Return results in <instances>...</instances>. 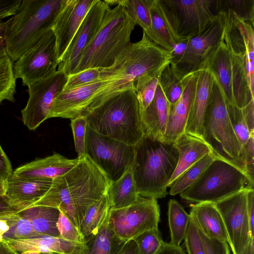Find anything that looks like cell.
I'll return each instance as SVG.
<instances>
[{"instance_id": "obj_1", "label": "cell", "mask_w": 254, "mask_h": 254, "mask_svg": "<svg viewBox=\"0 0 254 254\" xmlns=\"http://www.w3.org/2000/svg\"><path fill=\"white\" fill-rule=\"evenodd\" d=\"M171 60V52L152 41L143 32L141 39L127 45L110 66L100 68L101 85L81 115L134 86L138 80L159 77Z\"/></svg>"}, {"instance_id": "obj_2", "label": "cell", "mask_w": 254, "mask_h": 254, "mask_svg": "<svg viewBox=\"0 0 254 254\" xmlns=\"http://www.w3.org/2000/svg\"><path fill=\"white\" fill-rule=\"evenodd\" d=\"M111 182L85 155L71 170L53 180L47 193L31 207L57 208L79 229L88 208L107 194Z\"/></svg>"}, {"instance_id": "obj_3", "label": "cell", "mask_w": 254, "mask_h": 254, "mask_svg": "<svg viewBox=\"0 0 254 254\" xmlns=\"http://www.w3.org/2000/svg\"><path fill=\"white\" fill-rule=\"evenodd\" d=\"M178 158L179 153L173 143L145 133L135 145L131 167L139 195L156 199L165 197Z\"/></svg>"}, {"instance_id": "obj_4", "label": "cell", "mask_w": 254, "mask_h": 254, "mask_svg": "<svg viewBox=\"0 0 254 254\" xmlns=\"http://www.w3.org/2000/svg\"><path fill=\"white\" fill-rule=\"evenodd\" d=\"M65 0H22L5 21V52L13 62L32 48L52 30Z\"/></svg>"}, {"instance_id": "obj_5", "label": "cell", "mask_w": 254, "mask_h": 254, "mask_svg": "<svg viewBox=\"0 0 254 254\" xmlns=\"http://www.w3.org/2000/svg\"><path fill=\"white\" fill-rule=\"evenodd\" d=\"M83 116L92 129L127 145H135L145 134L134 86Z\"/></svg>"}, {"instance_id": "obj_6", "label": "cell", "mask_w": 254, "mask_h": 254, "mask_svg": "<svg viewBox=\"0 0 254 254\" xmlns=\"http://www.w3.org/2000/svg\"><path fill=\"white\" fill-rule=\"evenodd\" d=\"M135 25L121 4L112 9L108 5L98 32L83 53L73 74L89 68L110 66L130 43V35Z\"/></svg>"}, {"instance_id": "obj_7", "label": "cell", "mask_w": 254, "mask_h": 254, "mask_svg": "<svg viewBox=\"0 0 254 254\" xmlns=\"http://www.w3.org/2000/svg\"><path fill=\"white\" fill-rule=\"evenodd\" d=\"M201 139L215 158L246 173L241 155L242 145L231 124L225 98L214 78L203 117Z\"/></svg>"}, {"instance_id": "obj_8", "label": "cell", "mask_w": 254, "mask_h": 254, "mask_svg": "<svg viewBox=\"0 0 254 254\" xmlns=\"http://www.w3.org/2000/svg\"><path fill=\"white\" fill-rule=\"evenodd\" d=\"M254 185L243 171L215 158L180 194L189 202L215 203L244 189L254 188Z\"/></svg>"}, {"instance_id": "obj_9", "label": "cell", "mask_w": 254, "mask_h": 254, "mask_svg": "<svg viewBox=\"0 0 254 254\" xmlns=\"http://www.w3.org/2000/svg\"><path fill=\"white\" fill-rule=\"evenodd\" d=\"M177 42L203 29L216 16L215 0H158Z\"/></svg>"}, {"instance_id": "obj_10", "label": "cell", "mask_w": 254, "mask_h": 254, "mask_svg": "<svg viewBox=\"0 0 254 254\" xmlns=\"http://www.w3.org/2000/svg\"><path fill=\"white\" fill-rule=\"evenodd\" d=\"M135 145L103 135L87 126L85 155L111 182L119 179L132 165Z\"/></svg>"}, {"instance_id": "obj_11", "label": "cell", "mask_w": 254, "mask_h": 254, "mask_svg": "<svg viewBox=\"0 0 254 254\" xmlns=\"http://www.w3.org/2000/svg\"><path fill=\"white\" fill-rule=\"evenodd\" d=\"M160 207L157 199L139 195L130 205L110 209L109 222L115 234L121 240H132L144 231L158 228Z\"/></svg>"}, {"instance_id": "obj_12", "label": "cell", "mask_w": 254, "mask_h": 254, "mask_svg": "<svg viewBox=\"0 0 254 254\" xmlns=\"http://www.w3.org/2000/svg\"><path fill=\"white\" fill-rule=\"evenodd\" d=\"M56 38L52 30L13 64L16 80L20 78L28 86L56 72L58 67Z\"/></svg>"}, {"instance_id": "obj_13", "label": "cell", "mask_w": 254, "mask_h": 254, "mask_svg": "<svg viewBox=\"0 0 254 254\" xmlns=\"http://www.w3.org/2000/svg\"><path fill=\"white\" fill-rule=\"evenodd\" d=\"M225 22V12H217L203 29L188 38L184 52L173 63L185 75L201 69L207 58L224 42Z\"/></svg>"}, {"instance_id": "obj_14", "label": "cell", "mask_w": 254, "mask_h": 254, "mask_svg": "<svg viewBox=\"0 0 254 254\" xmlns=\"http://www.w3.org/2000/svg\"><path fill=\"white\" fill-rule=\"evenodd\" d=\"M67 77L57 70L28 86L29 98L21 112L22 122L29 130H35L48 119L53 101L63 90Z\"/></svg>"}, {"instance_id": "obj_15", "label": "cell", "mask_w": 254, "mask_h": 254, "mask_svg": "<svg viewBox=\"0 0 254 254\" xmlns=\"http://www.w3.org/2000/svg\"><path fill=\"white\" fill-rule=\"evenodd\" d=\"M249 189L214 203L223 219L233 254H242L251 242L247 210Z\"/></svg>"}, {"instance_id": "obj_16", "label": "cell", "mask_w": 254, "mask_h": 254, "mask_svg": "<svg viewBox=\"0 0 254 254\" xmlns=\"http://www.w3.org/2000/svg\"><path fill=\"white\" fill-rule=\"evenodd\" d=\"M108 5L104 0H97L92 5L59 63L57 70L67 76L73 73L83 53L98 32Z\"/></svg>"}, {"instance_id": "obj_17", "label": "cell", "mask_w": 254, "mask_h": 254, "mask_svg": "<svg viewBox=\"0 0 254 254\" xmlns=\"http://www.w3.org/2000/svg\"><path fill=\"white\" fill-rule=\"evenodd\" d=\"M224 12V42L230 52L245 59L250 89L254 95V26L239 18L231 10Z\"/></svg>"}, {"instance_id": "obj_18", "label": "cell", "mask_w": 254, "mask_h": 254, "mask_svg": "<svg viewBox=\"0 0 254 254\" xmlns=\"http://www.w3.org/2000/svg\"><path fill=\"white\" fill-rule=\"evenodd\" d=\"M96 0H65L52 28L56 38L58 64Z\"/></svg>"}, {"instance_id": "obj_19", "label": "cell", "mask_w": 254, "mask_h": 254, "mask_svg": "<svg viewBox=\"0 0 254 254\" xmlns=\"http://www.w3.org/2000/svg\"><path fill=\"white\" fill-rule=\"evenodd\" d=\"M3 240L18 254H82L85 248V244L69 241L60 237L39 236Z\"/></svg>"}, {"instance_id": "obj_20", "label": "cell", "mask_w": 254, "mask_h": 254, "mask_svg": "<svg viewBox=\"0 0 254 254\" xmlns=\"http://www.w3.org/2000/svg\"><path fill=\"white\" fill-rule=\"evenodd\" d=\"M101 83L99 79L90 84L63 90L54 100L48 119L58 117L71 120L80 116Z\"/></svg>"}, {"instance_id": "obj_21", "label": "cell", "mask_w": 254, "mask_h": 254, "mask_svg": "<svg viewBox=\"0 0 254 254\" xmlns=\"http://www.w3.org/2000/svg\"><path fill=\"white\" fill-rule=\"evenodd\" d=\"M52 181L21 179L12 175L4 182L3 195L10 206L20 211L41 198L50 189Z\"/></svg>"}, {"instance_id": "obj_22", "label": "cell", "mask_w": 254, "mask_h": 254, "mask_svg": "<svg viewBox=\"0 0 254 254\" xmlns=\"http://www.w3.org/2000/svg\"><path fill=\"white\" fill-rule=\"evenodd\" d=\"M78 161L77 158L70 159L55 153L18 167L12 175L21 179L53 181L71 170Z\"/></svg>"}, {"instance_id": "obj_23", "label": "cell", "mask_w": 254, "mask_h": 254, "mask_svg": "<svg viewBox=\"0 0 254 254\" xmlns=\"http://www.w3.org/2000/svg\"><path fill=\"white\" fill-rule=\"evenodd\" d=\"M195 86L194 72L188 75L185 88L179 99L170 105L164 141L172 143L185 133L194 98Z\"/></svg>"}, {"instance_id": "obj_24", "label": "cell", "mask_w": 254, "mask_h": 254, "mask_svg": "<svg viewBox=\"0 0 254 254\" xmlns=\"http://www.w3.org/2000/svg\"><path fill=\"white\" fill-rule=\"evenodd\" d=\"M195 73V93L185 133L201 139L203 117L214 77L212 73L205 69Z\"/></svg>"}, {"instance_id": "obj_25", "label": "cell", "mask_w": 254, "mask_h": 254, "mask_svg": "<svg viewBox=\"0 0 254 254\" xmlns=\"http://www.w3.org/2000/svg\"><path fill=\"white\" fill-rule=\"evenodd\" d=\"M190 215L198 229L205 236L228 243L222 216L214 203L201 202L190 205Z\"/></svg>"}, {"instance_id": "obj_26", "label": "cell", "mask_w": 254, "mask_h": 254, "mask_svg": "<svg viewBox=\"0 0 254 254\" xmlns=\"http://www.w3.org/2000/svg\"><path fill=\"white\" fill-rule=\"evenodd\" d=\"M173 144L179 153L176 169L170 181V187L174 180L206 154L212 153L206 143L201 138L184 133Z\"/></svg>"}, {"instance_id": "obj_27", "label": "cell", "mask_w": 254, "mask_h": 254, "mask_svg": "<svg viewBox=\"0 0 254 254\" xmlns=\"http://www.w3.org/2000/svg\"><path fill=\"white\" fill-rule=\"evenodd\" d=\"M170 104L159 84L148 107L141 112L144 133L164 141Z\"/></svg>"}, {"instance_id": "obj_28", "label": "cell", "mask_w": 254, "mask_h": 254, "mask_svg": "<svg viewBox=\"0 0 254 254\" xmlns=\"http://www.w3.org/2000/svg\"><path fill=\"white\" fill-rule=\"evenodd\" d=\"M204 69L208 70L212 73L224 95L226 102L234 104L230 53L224 40L207 58L201 69Z\"/></svg>"}, {"instance_id": "obj_29", "label": "cell", "mask_w": 254, "mask_h": 254, "mask_svg": "<svg viewBox=\"0 0 254 254\" xmlns=\"http://www.w3.org/2000/svg\"><path fill=\"white\" fill-rule=\"evenodd\" d=\"M28 219L38 236L59 237L57 223L60 210L46 206H35L18 212Z\"/></svg>"}, {"instance_id": "obj_30", "label": "cell", "mask_w": 254, "mask_h": 254, "mask_svg": "<svg viewBox=\"0 0 254 254\" xmlns=\"http://www.w3.org/2000/svg\"><path fill=\"white\" fill-rule=\"evenodd\" d=\"M127 242L113 232L108 216L98 231L86 240L82 254H119Z\"/></svg>"}, {"instance_id": "obj_31", "label": "cell", "mask_w": 254, "mask_h": 254, "mask_svg": "<svg viewBox=\"0 0 254 254\" xmlns=\"http://www.w3.org/2000/svg\"><path fill=\"white\" fill-rule=\"evenodd\" d=\"M232 89L234 104L242 108L254 100L245 67V60L231 52Z\"/></svg>"}, {"instance_id": "obj_32", "label": "cell", "mask_w": 254, "mask_h": 254, "mask_svg": "<svg viewBox=\"0 0 254 254\" xmlns=\"http://www.w3.org/2000/svg\"><path fill=\"white\" fill-rule=\"evenodd\" d=\"M131 167L119 179L111 183L107 195L111 209H120L128 206L133 204L139 195Z\"/></svg>"}, {"instance_id": "obj_33", "label": "cell", "mask_w": 254, "mask_h": 254, "mask_svg": "<svg viewBox=\"0 0 254 254\" xmlns=\"http://www.w3.org/2000/svg\"><path fill=\"white\" fill-rule=\"evenodd\" d=\"M150 13L151 21V40L172 53L177 42L158 0H151Z\"/></svg>"}, {"instance_id": "obj_34", "label": "cell", "mask_w": 254, "mask_h": 254, "mask_svg": "<svg viewBox=\"0 0 254 254\" xmlns=\"http://www.w3.org/2000/svg\"><path fill=\"white\" fill-rule=\"evenodd\" d=\"M188 75H185L171 62L161 72L158 78L159 84L170 105L175 103L180 98Z\"/></svg>"}, {"instance_id": "obj_35", "label": "cell", "mask_w": 254, "mask_h": 254, "mask_svg": "<svg viewBox=\"0 0 254 254\" xmlns=\"http://www.w3.org/2000/svg\"><path fill=\"white\" fill-rule=\"evenodd\" d=\"M110 209L107 194L88 208L79 228L85 240L98 231L108 217Z\"/></svg>"}, {"instance_id": "obj_36", "label": "cell", "mask_w": 254, "mask_h": 254, "mask_svg": "<svg viewBox=\"0 0 254 254\" xmlns=\"http://www.w3.org/2000/svg\"><path fill=\"white\" fill-rule=\"evenodd\" d=\"M168 224L170 232L171 244L176 246L184 240L190 219L182 205L175 199H170L168 203Z\"/></svg>"}, {"instance_id": "obj_37", "label": "cell", "mask_w": 254, "mask_h": 254, "mask_svg": "<svg viewBox=\"0 0 254 254\" xmlns=\"http://www.w3.org/2000/svg\"><path fill=\"white\" fill-rule=\"evenodd\" d=\"M151 0H120L121 4L143 32L151 40V21L150 13Z\"/></svg>"}, {"instance_id": "obj_38", "label": "cell", "mask_w": 254, "mask_h": 254, "mask_svg": "<svg viewBox=\"0 0 254 254\" xmlns=\"http://www.w3.org/2000/svg\"><path fill=\"white\" fill-rule=\"evenodd\" d=\"M215 158L212 153L206 154L201 159L189 168L170 186L169 194H180L190 187L200 175L205 168Z\"/></svg>"}, {"instance_id": "obj_39", "label": "cell", "mask_w": 254, "mask_h": 254, "mask_svg": "<svg viewBox=\"0 0 254 254\" xmlns=\"http://www.w3.org/2000/svg\"><path fill=\"white\" fill-rule=\"evenodd\" d=\"M13 64L6 52L0 55V104L4 101H15L16 79Z\"/></svg>"}, {"instance_id": "obj_40", "label": "cell", "mask_w": 254, "mask_h": 254, "mask_svg": "<svg viewBox=\"0 0 254 254\" xmlns=\"http://www.w3.org/2000/svg\"><path fill=\"white\" fill-rule=\"evenodd\" d=\"M217 12L232 10L239 18L254 25V0H215Z\"/></svg>"}, {"instance_id": "obj_41", "label": "cell", "mask_w": 254, "mask_h": 254, "mask_svg": "<svg viewBox=\"0 0 254 254\" xmlns=\"http://www.w3.org/2000/svg\"><path fill=\"white\" fill-rule=\"evenodd\" d=\"M132 240L139 254H155L165 243L158 228L144 231Z\"/></svg>"}, {"instance_id": "obj_42", "label": "cell", "mask_w": 254, "mask_h": 254, "mask_svg": "<svg viewBox=\"0 0 254 254\" xmlns=\"http://www.w3.org/2000/svg\"><path fill=\"white\" fill-rule=\"evenodd\" d=\"M9 229L3 239L18 240L39 236L34 232L30 221L17 212L9 222Z\"/></svg>"}, {"instance_id": "obj_43", "label": "cell", "mask_w": 254, "mask_h": 254, "mask_svg": "<svg viewBox=\"0 0 254 254\" xmlns=\"http://www.w3.org/2000/svg\"><path fill=\"white\" fill-rule=\"evenodd\" d=\"M159 77L137 81L135 84L136 97L140 113L144 111L152 101L159 83Z\"/></svg>"}, {"instance_id": "obj_44", "label": "cell", "mask_w": 254, "mask_h": 254, "mask_svg": "<svg viewBox=\"0 0 254 254\" xmlns=\"http://www.w3.org/2000/svg\"><path fill=\"white\" fill-rule=\"evenodd\" d=\"M226 106L232 126L237 138L243 146L249 138L250 133L244 118L242 110L233 103L226 102Z\"/></svg>"}, {"instance_id": "obj_45", "label": "cell", "mask_w": 254, "mask_h": 254, "mask_svg": "<svg viewBox=\"0 0 254 254\" xmlns=\"http://www.w3.org/2000/svg\"><path fill=\"white\" fill-rule=\"evenodd\" d=\"M70 127L73 136L75 151L77 154V158L81 159L85 156V141L87 127L86 117L79 116L71 119Z\"/></svg>"}, {"instance_id": "obj_46", "label": "cell", "mask_w": 254, "mask_h": 254, "mask_svg": "<svg viewBox=\"0 0 254 254\" xmlns=\"http://www.w3.org/2000/svg\"><path fill=\"white\" fill-rule=\"evenodd\" d=\"M57 226L60 237L69 241L85 244L86 240L80 230L76 227L68 218L61 211Z\"/></svg>"}, {"instance_id": "obj_47", "label": "cell", "mask_w": 254, "mask_h": 254, "mask_svg": "<svg viewBox=\"0 0 254 254\" xmlns=\"http://www.w3.org/2000/svg\"><path fill=\"white\" fill-rule=\"evenodd\" d=\"M184 240L188 254H206L198 228L191 219Z\"/></svg>"}, {"instance_id": "obj_48", "label": "cell", "mask_w": 254, "mask_h": 254, "mask_svg": "<svg viewBox=\"0 0 254 254\" xmlns=\"http://www.w3.org/2000/svg\"><path fill=\"white\" fill-rule=\"evenodd\" d=\"M67 76L63 90L75 88L98 80L100 77V68H89Z\"/></svg>"}, {"instance_id": "obj_49", "label": "cell", "mask_w": 254, "mask_h": 254, "mask_svg": "<svg viewBox=\"0 0 254 254\" xmlns=\"http://www.w3.org/2000/svg\"><path fill=\"white\" fill-rule=\"evenodd\" d=\"M241 155L246 174L254 183V132L250 133L246 143L242 146Z\"/></svg>"}, {"instance_id": "obj_50", "label": "cell", "mask_w": 254, "mask_h": 254, "mask_svg": "<svg viewBox=\"0 0 254 254\" xmlns=\"http://www.w3.org/2000/svg\"><path fill=\"white\" fill-rule=\"evenodd\" d=\"M206 254H230V246L226 241L209 238L199 230Z\"/></svg>"}, {"instance_id": "obj_51", "label": "cell", "mask_w": 254, "mask_h": 254, "mask_svg": "<svg viewBox=\"0 0 254 254\" xmlns=\"http://www.w3.org/2000/svg\"><path fill=\"white\" fill-rule=\"evenodd\" d=\"M22 0H0V21L14 14Z\"/></svg>"}, {"instance_id": "obj_52", "label": "cell", "mask_w": 254, "mask_h": 254, "mask_svg": "<svg viewBox=\"0 0 254 254\" xmlns=\"http://www.w3.org/2000/svg\"><path fill=\"white\" fill-rule=\"evenodd\" d=\"M12 173L11 163L0 143V182H6Z\"/></svg>"}, {"instance_id": "obj_53", "label": "cell", "mask_w": 254, "mask_h": 254, "mask_svg": "<svg viewBox=\"0 0 254 254\" xmlns=\"http://www.w3.org/2000/svg\"><path fill=\"white\" fill-rule=\"evenodd\" d=\"M247 210L249 217L251 244L254 246V188L247 191Z\"/></svg>"}, {"instance_id": "obj_54", "label": "cell", "mask_w": 254, "mask_h": 254, "mask_svg": "<svg viewBox=\"0 0 254 254\" xmlns=\"http://www.w3.org/2000/svg\"><path fill=\"white\" fill-rule=\"evenodd\" d=\"M241 110L250 133L254 132V100Z\"/></svg>"}, {"instance_id": "obj_55", "label": "cell", "mask_w": 254, "mask_h": 254, "mask_svg": "<svg viewBox=\"0 0 254 254\" xmlns=\"http://www.w3.org/2000/svg\"><path fill=\"white\" fill-rule=\"evenodd\" d=\"M17 213L0 214V241L3 240L4 234L9 229V221L15 216Z\"/></svg>"}, {"instance_id": "obj_56", "label": "cell", "mask_w": 254, "mask_h": 254, "mask_svg": "<svg viewBox=\"0 0 254 254\" xmlns=\"http://www.w3.org/2000/svg\"><path fill=\"white\" fill-rule=\"evenodd\" d=\"M155 254H185L181 246L165 243Z\"/></svg>"}, {"instance_id": "obj_57", "label": "cell", "mask_w": 254, "mask_h": 254, "mask_svg": "<svg viewBox=\"0 0 254 254\" xmlns=\"http://www.w3.org/2000/svg\"><path fill=\"white\" fill-rule=\"evenodd\" d=\"M19 212L16 208L10 206L3 195H0V214Z\"/></svg>"}, {"instance_id": "obj_58", "label": "cell", "mask_w": 254, "mask_h": 254, "mask_svg": "<svg viewBox=\"0 0 254 254\" xmlns=\"http://www.w3.org/2000/svg\"><path fill=\"white\" fill-rule=\"evenodd\" d=\"M119 254H139L135 242L133 240L128 241Z\"/></svg>"}, {"instance_id": "obj_59", "label": "cell", "mask_w": 254, "mask_h": 254, "mask_svg": "<svg viewBox=\"0 0 254 254\" xmlns=\"http://www.w3.org/2000/svg\"><path fill=\"white\" fill-rule=\"evenodd\" d=\"M5 24V21H0V55L5 52L4 37Z\"/></svg>"}, {"instance_id": "obj_60", "label": "cell", "mask_w": 254, "mask_h": 254, "mask_svg": "<svg viewBox=\"0 0 254 254\" xmlns=\"http://www.w3.org/2000/svg\"><path fill=\"white\" fill-rule=\"evenodd\" d=\"M0 254H18L12 250L3 241H0Z\"/></svg>"}, {"instance_id": "obj_61", "label": "cell", "mask_w": 254, "mask_h": 254, "mask_svg": "<svg viewBox=\"0 0 254 254\" xmlns=\"http://www.w3.org/2000/svg\"><path fill=\"white\" fill-rule=\"evenodd\" d=\"M242 254H254V246L251 244V242Z\"/></svg>"}, {"instance_id": "obj_62", "label": "cell", "mask_w": 254, "mask_h": 254, "mask_svg": "<svg viewBox=\"0 0 254 254\" xmlns=\"http://www.w3.org/2000/svg\"><path fill=\"white\" fill-rule=\"evenodd\" d=\"M4 191V183L0 182V195H3Z\"/></svg>"}, {"instance_id": "obj_63", "label": "cell", "mask_w": 254, "mask_h": 254, "mask_svg": "<svg viewBox=\"0 0 254 254\" xmlns=\"http://www.w3.org/2000/svg\"></svg>"}]
</instances>
